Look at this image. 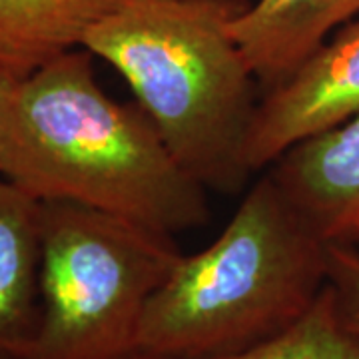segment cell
<instances>
[{
  "instance_id": "obj_1",
  "label": "cell",
  "mask_w": 359,
  "mask_h": 359,
  "mask_svg": "<svg viewBox=\"0 0 359 359\" xmlns=\"http://www.w3.org/2000/svg\"><path fill=\"white\" fill-rule=\"evenodd\" d=\"M0 176L42 204L84 205L168 236L210 218L208 190L174 158L140 106L104 92L86 48L14 82Z\"/></svg>"
},
{
  "instance_id": "obj_2",
  "label": "cell",
  "mask_w": 359,
  "mask_h": 359,
  "mask_svg": "<svg viewBox=\"0 0 359 359\" xmlns=\"http://www.w3.org/2000/svg\"><path fill=\"white\" fill-rule=\"evenodd\" d=\"M245 6L124 0L82 44L128 82L184 170L226 194L252 176L245 146L259 104L256 76L230 32Z\"/></svg>"
},
{
  "instance_id": "obj_3",
  "label": "cell",
  "mask_w": 359,
  "mask_h": 359,
  "mask_svg": "<svg viewBox=\"0 0 359 359\" xmlns=\"http://www.w3.org/2000/svg\"><path fill=\"white\" fill-rule=\"evenodd\" d=\"M325 244L264 174L202 252L176 262L150 297L138 355L240 353L302 320L327 287Z\"/></svg>"
},
{
  "instance_id": "obj_4",
  "label": "cell",
  "mask_w": 359,
  "mask_h": 359,
  "mask_svg": "<svg viewBox=\"0 0 359 359\" xmlns=\"http://www.w3.org/2000/svg\"><path fill=\"white\" fill-rule=\"evenodd\" d=\"M182 257L172 236L84 205L42 204L40 318L22 359H128Z\"/></svg>"
},
{
  "instance_id": "obj_5",
  "label": "cell",
  "mask_w": 359,
  "mask_h": 359,
  "mask_svg": "<svg viewBox=\"0 0 359 359\" xmlns=\"http://www.w3.org/2000/svg\"><path fill=\"white\" fill-rule=\"evenodd\" d=\"M359 112V20L347 22L304 65L259 100L245 146L254 174L297 142L334 128Z\"/></svg>"
},
{
  "instance_id": "obj_6",
  "label": "cell",
  "mask_w": 359,
  "mask_h": 359,
  "mask_svg": "<svg viewBox=\"0 0 359 359\" xmlns=\"http://www.w3.org/2000/svg\"><path fill=\"white\" fill-rule=\"evenodd\" d=\"M268 176L325 244L358 242L359 112L287 148Z\"/></svg>"
},
{
  "instance_id": "obj_7",
  "label": "cell",
  "mask_w": 359,
  "mask_h": 359,
  "mask_svg": "<svg viewBox=\"0 0 359 359\" xmlns=\"http://www.w3.org/2000/svg\"><path fill=\"white\" fill-rule=\"evenodd\" d=\"M355 14L359 0H257L231 18L230 32L268 92Z\"/></svg>"
},
{
  "instance_id": "obj_8",
  "label": "cell",
  "mask_w": 359,
  "mask_h": 359,
  "mask_svg": "<svg viewBox=\"0 0 359 359\" xmlns=\"http://www.w3.org/2000/svg\"><path fill=\"white\" fill-rule=\"evenodd\" d=\"M42 202L0 176V359H22L40 318Z\"/></svg>"
},
{
  "instance_id": "obj_9",
  "label": "cell",
  "mask_w": 359,
  "mask_h": 359,
  "mask_svg": "<svg viewBox=\"0 0 359 359\" xmlns=\"http://www.w3.org/2000/svg\"><path fill=\"white\" fill-rule=\"evenodd\" d=\"M124 0H0V70L22 78L82 48L90 28Z\"/></svg>"
},
{
  "instance_id": "obj_10",
  "label": "cell",
  "mask_w": 359,
  "mask_h": 359,
  "mask_svg": "<svg viewBox=\"0 0 359 359\" xmlns=\"http://www.w3.org/2000/svg\"><path fill=\"white\" fill-rule=\"evenodd\" d=\"M128 359H162L132 355ZM205 359H359V334L341 320L330 285L309 311L280 335L240 353Z\"/></svg>"
},
{
  "instance_id": "obj_11",
  "label": "cell",
  "mask_w": 359,
  "mask_h": 359,
  "mask_svg": "<svg viewBox=\"0 0 359 359\" xmlns=\"http://www.w3.org/2000/svg\"><path fill=\"white\" fill-rule=\"evenodd\" d=\"M327 285L341 320L359 334V252L351 245H330Z\"/></svg>"
},
{
  "instance_id": "obj_12",
  "label": "cell",
  "mask_w": 359,
  "mask_h": 359,
  "mask_svg": "<svg viewBox=\"0 0 359 359\" xmlns=\"http://www.w3.org/2000/svg\"><path fill=\"white\" fill-rule=\"evenodd\" d=\"M18 78L6 74L4 70H0V140H2V126H4V114H6V104H8V96L13 90L14 82Z\"/></svg>"
},
{
  "instance_id": "obj_13",
  "label": "cell",
  "mask_w": 359,
  "mask_h": 359,
  "mask_svg": "<svg viewBox=\"0 0 359 359\" xmlns=\"http://www.w3.org/2000/svg\"><path fill=\"white\" fill-rule=\"evenodd\" d=\"M174 2H204V4H231L238 0H174Z\"/></svg>"
}]
</instances>
